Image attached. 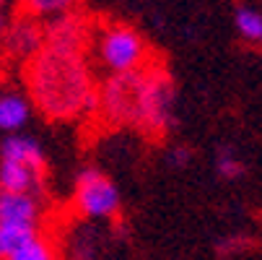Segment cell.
I'll return each mask as SVG.
<instances>
[{"label":"cell","mask_w":262,"mask_h":260,"mask_svg":"<svg viewBox=\"0 0 262 260\" xmlns=\"http://www.w3.org/2000/svg\"><path fill=\"white\" fill-rule=\"evenodd\" d=\"M29 89L47 117L70 120L96 104L83 47L42 45L29 65Z\"/></svg>","instance_id":"obj_1"},{"label":"cell","mask_w":262,"mask_h":260,"mask_svg":"<svg viewBox=\"0 0 262 260\" xmlns=\"http://www.w3.org/2000/svg\"><path fill=\"white\" fill-rule=\"evenodd\" d=\"M96 57L109 76H122L145 68L148 45L138 29L127 24H106L96 36Z\"/></svg>","instance_id":"obj_2"},{"label":"cell","mask_w":262,"mask_h":260,"mask_svg":"<svg viewBox=\"0 0 262 260\" xmlns=\"http://www.w3.org/2000/svg\"><path fill=\"white\" fill-rule=\"evenodd\" d=\"M73 203H76V208L83 218H91V221L115 218L122 208L120 188L101 169H94V167H89L78 174Z\"/></svg>","instance_id":"obj_3"},{"label":"cell","mask_w":262,"mask_h":260,"mask_svg":"<svg viewBox=\"0 0 262 260\" xmlns=\"http://www.w3.org/2000/svg\"><path fill=\"white\" fill-rule=\"evenodd\" d=\"M171 115V84L166 76L140 68L138 99H135V123L148 130H164Z\"/></svg>","instance_id":"obj_4"},{"label":"cell","mask_w":262,"mask_h":260,"mask_svg":"<svg viewBox=\"0 0 262 260\" xmlns=\"http://www.w3.org/2000/svg\"><path fill=\"white\" fill-rule=\"evenodd\" d=\"M39 216H42L39 195L0 190V224L36 227V224H39Z\"/></svg>","instance_id":"obj_5"},{"label":"cell","mask_w":262,"mask_h":260,"mask_svg":"<svg viewBox=\"0 0 262 260\" xmlns=\"http://www.w3.org/2000/svg\"><path fill=\"white\" fill-rule=\"evenodd\" d=\"M3 36H6V50L11 55L26 57V60H31L39 52V47L45 45V29L31 16H21Z\"/></svg>","instance_id":"obj_6"},{"label":"cell","mask_w":262,"mask_h":260,"mask_svg":"<svg viewBox=\"0 0 262 260\" xmlns=\"http://www.w3.org/2000/svg\"><path fill=\"white\" fill-rule=\"evenodd\" d=\"M42 182H45V172L42 169H34V167H26V164H18V162L0 159V190L39 195Z\"/></svg>","instance_id":"obj_7"},{"label":"cell","mask_w":262,"mask_h":260,"mask_svg":"<svg viewBox=\"0 0 262 260\" xmlns=\"http://www.w3.org/2000/svg\"><path fill=\"white\" fill-rule=\"evenodd\" d=\"M0 159L18 162V164H26V167H34V169L45 172V151H42V146L36 143L34 138H26V135H8L3 141V146H0Z\"/></svg>","instance_id":"obj_8"},{"label":"cell","mask_w":262,"mask_h":260,"mask_svg":"<svg viewBox=\"0 0 262 260\" xmlns=\"http://www.w3.org/2000/svg\"><path fill=\"white\" fill-rule=\"evenodd\" d=\"M29 115H31V107L26 96L13 94V91L0 96V130H6V133L21 130L29 123Z\"/></svg>","instance_id":"obj_9"},{"label":"cell","mask_w":262,"mask_h":260,"mask_svg":"<svg viewBox=\"0 0 262 260\" xmlns=\"http://www.w3.org/2000/svg\"><path fill=\"white\" fill-rule=\"evenodd\" d=\"M76 0H21V8L31 18H57L73 11Z\"/></svg>","instance_id":"obj_10"},{"label":"cell","mask_w":262,"mask_h":260,"mask_svg":"<svg viewBox=\"0 0 262 260\" xmlns=\"http://www.w3.org/2000/svg\"><path fill=\"white\" fill-rule=\"evenodd\" d=\"M36 234V227H21V224H0V260H6L21 242L31 239Z\"/></svg>","instance_id":"obj_11"},{"label":"cell","mask_w":262,"mask_h":260,"mask_svg":"<svg viewBox=\"0 0 262 260\" xmlns=\"http://www.w3.org/2000/svg\"><path fill=\"white\" fill-rule=\"evenodd\" d=\"M234 26L242 39L247 42H259L262 36V16L254 8H236L234 13Z\"/></svg>","instance_id":"obj_12"},{"label":"cell","mask_w":262,"mask_h":260,"mask_svg":"<svg viewBox=\"0 0 262 260\" xmlns=\"http://www.w3.org/2000/svg\"><path fill=\"white\" fill-rule=\"evenodd\" d=\"M6 260H55V255H52V247L39 234H34L31 239L21 242Z\"/></svg>","instance_id":"obj_13"},{"label":"cell","mask_w":262,"mask_h":260,"mask_svg":"<svg viewBox=\"0 0 262 260\" xmlns=\"http://www.w3.org/2000/svg\"><path fill=\"white\" fill-rule=\"evenodd\" d=\"M215 167H218V174H221L223 179H236V177H242V174H244L242 162H239L231 151H221V156H218Z\"/></svg>","instance_id":"obj_14"},{"label":"cell","mask_w":262,"mask_h":260,"mask_svg":"<svg viewBox=\"0 0 262 260\" xmlns=\"http://www.w3.org/2000/svg\"><path fill=\"white\" fill-rule=\"evenodd\" d=\"M6 34V16H3V11H0V36Z\"/></svg>","instance_id":"obj_15"},{"label":"cell","mask_w":262,"mask_h":260,"mask_svg":"<svg viewBox=\"0 0 262 260\" xmlns=\"http://www.w3.org/2000/svg\"><path fill=\"white\" fill-rule=\"evenodd\" d=\"M3 3H6V0H0V6H3Z\"/></svg>","instance_id":"obj_16"}]
</instances>
